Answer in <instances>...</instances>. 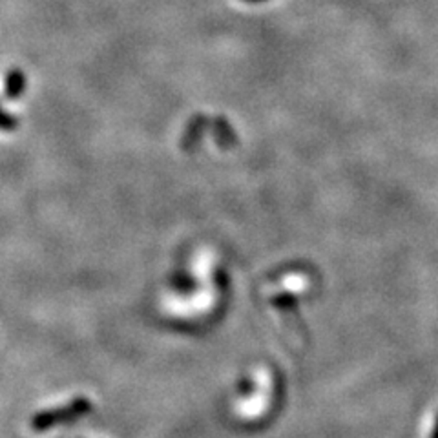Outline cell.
<instances>
[{"label":"cell","instance_id":"obj_3","mask_svg":"<svg viewBox=\"0 0 438 438\" xmlns=\"http://www.w3.org/2000/svg\"><path fill=\"white\" fill-rule=\"evenodd\" d=\"M431 438H438V415H437V420H434V427H433V433H431Z\"/></svg>","mask_w":438,"mask_h":438},{"label":"cell","instance_id":"obj_2","mask_svg":"<svg viewBox=\"0 0 438 438\" xmlns=\"http://www.w3.org/2000/svg\"><path fill=\"white\" fill-rule=\"evenodd\" d=\"M15 126H17V119L13 117V115H9V113H6L4 110L0 108V130H13Z\"/></svg>","mask_w":438,"mask_h":438},{"label":"cell","instance_id":"obj_1","mask_svg":"<svg viewBox=\"0 0 438 438\" xmlns=\"http://www.w3.org/2000/svg\"><path fill=\"white\" fill-rule=\"evenodd\" d=\"M26 86V79L22 75L21 70H9L8 77H6V97L8 99H17L24 91Z\"/></svg>","mask_w":438,"mask_h":438}]
</instances>
